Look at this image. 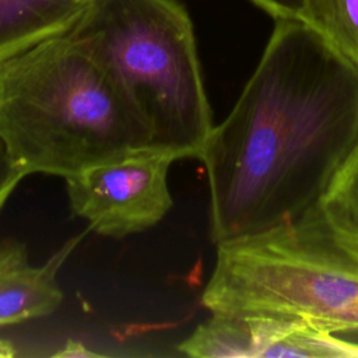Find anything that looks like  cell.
I'll return each mask as SVG.
<instances>
[{"label":"cell","instance_id":"cell-1","mask_svg":"<svg viewBox=\"0 0 358 358\" xmlns=\"http://www.w3.org/2000/svg\"><path fill=\"white\" fill-rule=\"evenodd\" d=\"M358 148V64L295 15L275 20L264 52L199 159L211 238L281 228L320 206Z\"/></svg>","mask_w":358,"mask_h":358},{"label":"cell","instance_id":"cell-2","mask_svg":"<svg viewBox=\"0 0 358 358\" xmlns=\"http://www.w3.org/2000/svg\"><path fill=\"white\" fill-rule=\"evenodd\" d=\"M0 137L25 175L64 179L151 143L130 98L71 34L0 63Z\"/></svg>","mask_w":358,"mask_h":358},{"label":"cell","instance_id":"cell-3","mask_svg":"<svg viewBox=\"0 0 358 358\" xmlns=\"http://www.w3.org/2000/svg\"><path fill=\"white\" fill-rule=\"evenodd\" d=\"M113 76L150 148L200 158L214 129L192 18L180 0H90L70 31Z\"/></svg>","mask_w":358,"mask_h":358},{"label":"cell","instance_id":"cell-4","mask_svg":"<svg viewBox=\"0 0 358 358\" xmlns=\"http://www.w3.org/2000/svg\"><path fill=\"white\" fill-rule=\"evenodd\" d=\"M201 303L302 319L333 334L358 330V234L317 206L271 232L218 243Z\"/></svg>","mask_w":358,"mask_h":358},{"label":"cell","instance_id":"cell-5","mask_svg":"<svg viewBox=\"0 0 358 358\" xmlns=\"http://www.w3.org/2000/svg\"><path fill=\"white\" fill-rule=\"evenodd\" d=\"M175 157L144 148L66 178L71 210L95 232L123 238L159 222L173 204L168 171Z\"/></svg>","mask_w":358,"mask_h":358},{"label":"cell","instance_id":"cell-6","mask_svg":"<svg viewBox=\"0 0 358 358\" xmlns=\"http://www.w3.org/2000/svg\"><path fill=\"white\" fill-rule=\"evenodd\" d=\"M178 350L194 358L357 357L340 336L302 319L267 313L211 312Z\"/></svg>","mask_w":358,"mask_h":358},{"label":"cell","instance_id":"cell-7","mask_svg":"<svg viewBox=\"0 0 358 358\" xmlns=\"http://www.w3.org/2000/svg\"><path fill=\"white\" fill-rule=\"evenodd\" d=\"M80 238H71L42 266L28 262L22 243H0V327L48 316L60 306L63 292L56 275Z\"/></svg>","mask_w":358,"mask_h":358},{"label":"cell","instance_id":"cell-8","mask_svg":"<svg viewBox=\"0 0 358 358\" xmlns=\"http://www.w3.org/2000/svg\"><path fill=\"white\" fill-rule=\"evenodd\" d=\"M85 6L80 0H0V63L70 34Z\"/></svg>","mask_w":358,"mask_h":358},{"label":"cell","instance_id":"cell-9","mask_svg":"<svg viewBox=\"0 0 358 358\" xmlns=\"http://www.w3.org/2000/svg\"><path fill=\"white\" fill-rule=\"evenodd\" d=\"M294 15L358 64V0H301Z\"/></svg>","mask_w":358,"mask_h":358},{"label":"cell","instance_id":"cell-10","mask_svg":"<svg viewBox=\"0 0 358 358\" xmlns=\"http://www.w3.org/2000/svg\"><path fill=\"white\" fill-rule=\"evenodd\" d=\"M320 207L337 225L358 234V148L334 179Z\"/></svg>","mask_w":358,"mask_h":358},{"label":"cell","instance_id":"cell-11","mask_svg":"<svg viewBox=\"0 0 358 358\" xmlns=\"http://www.w3.org/2000/svg\"><path fill=\"white\" fill-rule=\"evenodd\" d=\"M24 176H27L25 172L14 162L0 137V208Z\"/></svg>","mask_w":358,"mask_h":358},{"label":"cell","instance_id":"cell-12","mask_svg":"<svg viewBox=\"0 0 358 358\" xmlns=\"http://www.w3.org/2000/svg\"><path fill=\"white\" fill-rule=\"evenodd\" d=\"M255 6L270 14L274 20L281 17H289L294 15V7L287 6L281 0H250Z\"/></svg>","mask_w":358,"mask_h":358},{"label":"cell","instance_id":"cell-13","mask_svg":"<svg viewBox=\"0 0 358 358\" xmlns=\"http://www.w3.org/2000/svg\"><path fill=\"white\" fill-rule=\"evenodd\" d=\"M56 355L57 357H88V355H98V354L94 351L85 350V347H83L76 341H70L69 344H66L64 350L59 351Z\"/></svg>","mask_w":358,"mask_h":358},{"label":"cell","instance_id":"cell-14","mask_svg":"<svg viewBox=\"0 0 358 358\" xmlns=\"http://www.w3.org/2000/svg\"><path fill=\"white\" fill-rule=\"evenodd\" d=\"M80 1H83V3H88L90 0H80Z\"/></svg>","mask_w":358,"mask_h":358}]
</instances>
